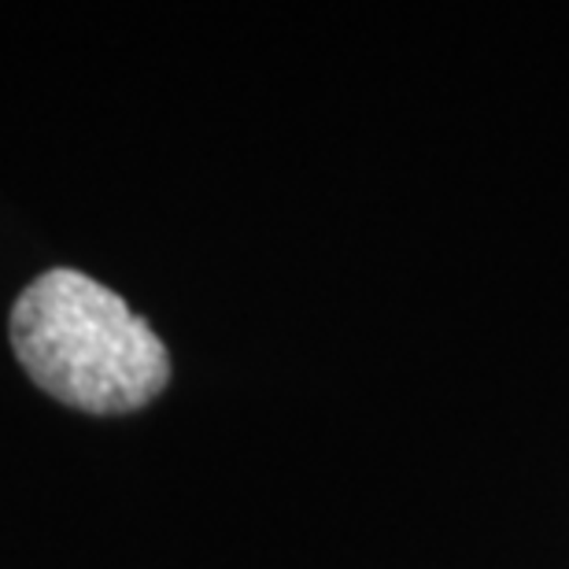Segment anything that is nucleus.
<instances>
[{"label":"nucleus","instance_id":"obj_1","mask_svg":"<svg viewBox=\"0 0 569 569\" xmlns=\"http://www.w3.org/2000/svg\"><path fill=\"white\" fill-rule=\"evenodd\" d=\"M8 333L30 381L86 415L141 411L170 381L152 326L82 270L33 278L11 307Z\"/></svg>","mask_w":569,"mask_h":569}]
</instances>
